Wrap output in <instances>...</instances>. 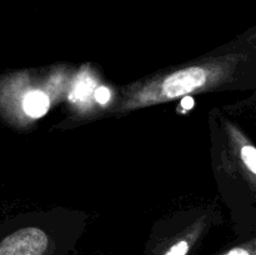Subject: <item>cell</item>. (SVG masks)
Segmentation results:
<instances>
[{
  "label": "cell",
  "mask_w": 256,
  "mask_h": 255,
  "mask_svg": "<svg viewBox=\"0 0 256 255\" xmlns=\"http://www.w3.org/2000/svg\"><path fill=\"white\" fill-rule=\"evenodd\" d=\"M48 248V236L38 228H25L8 235L0 242V255H42Z\"/></svg>",
  "instance_id": "6da1fadb"
},
{
  "label": "cell",
  "mask_w": 256,
  "mask_h": 255,
  "mask_svg": "<svg viewBox=\"0 0 256 255\" xmlns=\"http://www.w3.org/2000/svg\"><path fill=\"white\" fill-rule=\"evenodd\" d=\"M208 72L202 68L192 66L169 75L162 85V92L169 99L186 95L205 84Z\"/></svg>",
  "instance_id": "7a4b0ae2"
},
{
  "label": "cell",
  "mask_w": 256,
  "mask_h": 255,
  "mask_svg": "<svg viewBox=\"0 0 256 255\" xmlns=\"http://www.w3.org/2000/svg\"><path fill=\"white\" fill-rule=\"evenodd\" d=\"M24 112L32 118H42L49 110V98L40 90H32L22 100Z\"/></svg>",
  "instance_id": "3957f363"
},
{
  "label": "cell",
  "mask_w": 256,
  "mask_h": 255,
  "mask_svg": "<svg viewBox=\"0 0 256 255\" xmlns=\"http://www.w3.org/2000/svg\"><path fill=\"white\" fill-rule=\"evenodd\" d=\"M242 158L244 164L252 172H256V150L252 145H245L242 149Z\"/></svg>",
  "instance_id": "277c9868"
},
{
  "label": "cell",
  "mask_w": 256,
  "mask_h": 255,
  "mask_svg": "<svg viewBox=\"0 0 256 255\" xmlns=\"http://www.w3.org/2000/svg\"><path fill=\"white\" fill-rule=\"evenodd\" d=\"M95 99H96V102H100V104H106L110 99L109 89L105 86L98 88L96 92H95Z\"/></svg>",
  "instance_id": "5b68a950"
},
{
  "label": "cell",
  "mask_w": 256,
  "mask_h": 255,
  "mask_svg": "<svg viewBox=\"0 0 256 255\" xmlns=\"http://www.w3.org/2000/svg\"><path fill=\"white\" fill-rule=\"evenodd\" d=\"M222 255H252V254L250 250L245 249V248H234V249L229 250V252H225V254Z\"/></svg>",
  "instance_id": "8992f818"
},
{
  "label": "cell",
  "mask_w": 256,
  "mask_h": 255,
  "mask_svg": "<svg viewBox=\"0 0 256 255\" xmlns=\"http://www.w3.org/2000/svg\"><path fill=\"white\" fill-rule=\"evenodd\" d=\"M182 106L184 108L185 110H190L192 106H194V100L190 96H185L184 99L182 100Z\"/></svg>",
  "instance_id": "52a82bcc"
}]
</instances>
